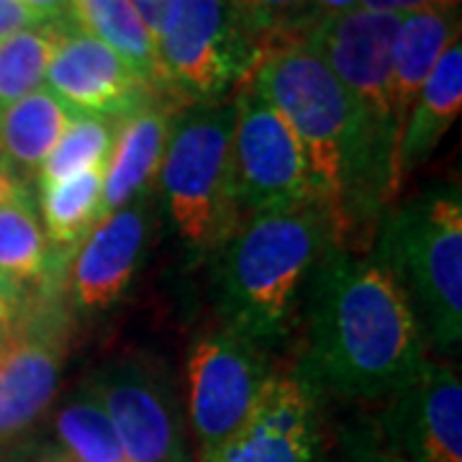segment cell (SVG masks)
I'll use <instances>...</instances> for the list:
<instances>
[{"mask_svg":"<svg viewBox=\"0 0 462 462\" xmlns=\"http://www.w3.org/2000/svg\"><path fill=\"white\" fill-rule=\"evenodd\" d=\"M247 83L293 129L334 242L349 249L396 199L393 134L365 111L303 39L270 47Z\"/></svg>","mask_w":462,"mask_h":462,"instance_id":"6da1fadb","label":"cell"},{"mask_svg":"<svg viewBox=\"0 0 462 462\" xmlns=\"http://www.w3.org/2000/svg\"><path fill=\"white\" fill-rule=\"evenodd\" d=\"M303 319L306 352L296 373L316 393L391 398L430 365L409 300L375 257L331 245L311 273Z\"/></svg>","mask_w":462,"mask_h":462,"instance_id":"7a4b0ae2","label":"cell"},{"mask_svg":"<svg viewBox=\"0 0 462 462\" xmlns=\"http://www.w3.org/2000/svg\"><path fill=\"white\" fill-rule=\"evenodd\" d=\"M337 245L324 206L309 200L247 216L216 249L214 298L224 327L254 345L296 329L311 273Z\"/></svg>","mask_w":462,"mask_h":462,"instance_id":"3957f363","label":"cell"},{"mask_svg":"<svg viewBox=\"0 0 462 462\" xmlns=\"http://www.w3.org/2000/svg\"><path fill=\"white\" fill-rule=\"evenodd\" d=\"M373 257L398 282L427 345L452 355L462 342V196L431 188L380 218Z\"/></svg>","mask_w":462,"mask_h":462,"instance_id":"277c9868","label":"cell"},{"mask_svg":"<svg viewBox=\"0 0 462 462\" xmlns=\"http://www.w3.org/2000/svg\"><path fill=\"white\" fill-rule=\"evenodd\" d=\"M236 96L175 114L157 182L172 226L190 252H216L239 226L226 190Z\"/></svg>","mask_w":462,"mask_h":462,"instance_id":"5b68a950","label":"cell"},{"mask_svg":"<svg viewBox=\"0 0 462 462\" xmlns=\"http://www.w3.org/2000/svg\"><path fill=\"white\" fill-rule=\"evenodd\" d=\"M157 60L162 96L208 106L245 88L263 50L226 0H175L157 39Z\"/></svg>","mask_w":462,"mask_h":462,"instance_id":"8992f818","label":"cell"},{"mask_svg":"<svg viewBox=\"0 0 462 462\" xmlns=\"http://www.w3.org/2000/svg\"><path fill=\"white\" fill-rule=\"evenodd\" d=\"M226 190L239 218L309 200L319 203L296 134L281 111L249 83L236 93Z\"/></svg>","mask_w":462,"mask_h":462,"instance_id":"52a82bcc","label":"cell"},{"mask_svg":"<svg viewBox=\"0 0 462 462\" xmlns=\"http://www.w3.org/2000/svg\"><path fill=\"white\" fill-rule=\"evenodd\" d=\"M275 375L267 349L226 327L206 331L188 355V421L200 455L224 445L254 411Z\"/></svg>","mask_w":462,"mask_h":462,"instance_id":"ba28073f","label":"cell"},{"mask_svg":"<svg viewBox=\"0 0 462 462\" xmlns=\"http://www.w3.org/2000/svg\"><path fill=\"white\" fill-rule=\"evenodd\" d=\"M88 393L114 424L126 462H185L178 401L157 363L118 357L88 380Z\"/></svg>","mask_w":462,"mask_h":462,"instance_id":"9c48e42d","label":"cell"},{"mask_svg":"<svg viewBox=\"0 0 462 462\" xmlns=\"http://www.w3.org/2000/svg\"><path fill=\"white\" fill-rule=\"evenodd\" d=\"M401 21V14L355 8L339 16L314 18L303 33V44L319 54L383 129L393 134V142L396 129L388 106V80Z\"/></svg>","mask_w":462,"mask_h":462,"instance_id":"30bf717a","label":"cell"},{"mask_svg":"<svg viewBox=\"0 0 462 462\" xmlns=\"http://www.w3.org/2000/svg\"><path fill=\"white\" fill-rule=\"evenodd\" d=\"M319 393L298 373H275L247 421L200 462H314Z\"/></svg>","mask_w":462,"mask_h":462,"instance_id":"8fae6325","label":"cell"},{"mask_svg":"<svg viewBox=\"0 0 462 462\" xmlns=\"http://www.w3.org/2000/svg\"><path fill=\"white\" fill-rule=\"evenodd\" d=\"M44 83L75 114L106 118H121L157 96L114 50L78 29L69 18L57 23V47Z\"/></svg>","mask_w":462,"mask_h":462,"instance_id":"7c38bea8","label":"cell"},{"mask_svg":"<svg viewBox=\"0 0 462 462\" xmlns=\"http://www.w3.org/2000/svg\"><path fill=\"white\" fill-rule=\"evenodd\" d=\"M388 437L403 462H462V380L457 367L431 363L388 398Z\"/></svg>","mask_w":462,"mask_h":462,"instance_id":"4fadbf2b","label":"cell"},{"mask_svg":"<svg viewBox=\"0 0 462 462\" xmlns=\"http://www.w3.org/2000/svg\"><path fill=\"white\" fill-rule=\"evenodd\" d=\"M149 229L152 208L144 196L103 216L85 236L69 275L72 303L80 314L98 316L126 296L144 257Z\"/></svg>","mask_w":462,"mask_h":462,"instance_id":"5bb4252c","label":"cell"},{"mask_svg":"<svg viewBox=\"0 0 462 462\" xmlns=\"http://www.w3.org/2000/svg\"><path fill=\"white\" fill-rule=\"evenodd\" d=\"M62 331L60 319H39L0 345V447L23 437L54 403L67 352Z\"/></svg>","mask_w":462,"mask_h":462,"instance_id":"9a60e30c","label":"cell"},{"mask_svg":"<svg viewBox=\"0 0 462 462\" xmlns=\"http://www.w3.org/2000/svg\"><path fill=\"white\" fill-rule=\"evenodd\" d=\"M175 108L152 96L116 118L111 160L103 172V216L149 196L162 165Z\"/></svg>","mask_w":462,"mask_h":462,"instance_id":"2e32d148","label":"cell"},{"mask_svg":"<svg viewBox=\"0 0 462 462\" xmlns=\"http://www.w3.org/2000/svg\"><path fill=\"white\" fill-rule=\"evenodd\" d=\"M462 111V44L460 39L449 44L439 62L431 69L419 98L413 103L406 126L401 132L393 162V185L396 193L406 178L419 165H424L439 147L452 124Z\"/></svg>","mask_w":462,"mask_h":462,"instance_id":"e0dca14e","label":"cell"},{"mask_svg":"<svg viewBox=\"0 0 462 462\" xmlns=\"http://www.w3.org/2000/svg\"><path fill=\"white\" fill-rule=\"evenodd\" d=\"M460 39L457 11H419L406 14L393 47V65L388 80V106L396 129V147L406 118L419 98L431 69L449 44Z\"/></svg>","mask_w":462,"mask_h":462,"instance_id":"ac0fdd59","label":"cell"},{"mask_svg":"<svg viewBox=\"0 0 462 462\" xmlns=\"http://www.w3.org/2000/svg\"><path fill=\"white\" fill-rule=\"evenodd\" d=\"M67 18L114 50L152 93H162L157 42L132 0H69Z\"/></svg>","mask_w":462,"mask_h":462,"instance_id":"d6986e66","label":"cell"},{"mask_svg":"<svg viewBox=\"0 0 462 462\" xmlns=\"http://www.w3.org/2000/svg\"><path fill=\"white\" fill-rule=\"evenodd\" d=\"M75 116L47 88L33 90L0 111V154L16 172L39 175Z\"/></svg>","mask_w":462,"mask_h":462,"instance_id":"ffe728a7","label":"cell"},{"mask_svg":"<svg viewBox=\"0 0 462 462\" xmlns=\"http://www.w3.org/2000/svg\"><path fill=\"white\" fill-rule=\"evenodd\" d=\"M54 267V249L26 188L0 203V281L18 296L44 288Z\"/></svg>","mask_w":462,"mask_h":462,"instance_id":"44dd1931","label":"cell"},{"mask_svg":"<svg viewBox=\"0 0 462 462\" xmlns=\"http://www.w3.org/2000/svg\"><path fill=\"white\" fill-rule=\"evenodd\" d=\"M103 172L88 170L67 180L39 185L42 226L54 252H69L103 218Z\"/></svg>","mask_w":462,"mask_h":462,"instance_id":"7402d4cb","label":"cell"},{"mask_svg":"<svg viewBox=\"0 0 462 462\" xmlns=\"http://www.w3.org/2000/svg\"><path fill=\"white\" fill-rule=\"evenodd\" d=\"M54 442L57 455L72 460L100 462L124 460L114 424L96 398L83 388L78 396L67 398L54 413Z\"/></svg>","mask_w":462,"mask_h":462,"instance_id":"603a6c76","label":"cell"},{"mask_svg":"<svg viewBox=\"0 0 462 462\" xmlns=\"http://www.w3.org/2000/svg\"><path fill=\"white\" fill-rule=\"evenodd\" d=\"M57 23H39L0 44V111L44 85L57 47Z\"/></svg>","mask_w":462,"mask_h":462,"instance_id":"cb8c5ba5","label":"cell"},{"mask_svg":"<svg viewBox=\"0 0 462 462\" xmlns=\"http://www.w3.org/2000/svg\"><path fill=\"white\" fill-rule=\"evenodd\" d=\"M116 118L78 114L39 170V185L67 180L88 170H106L111 160Z\"/></svg>","mask_w":462,"mask_h":462,"instance_id":"d4e9b609","label":"cell"},{"mask_svg":"<svg viewBox=\"0 0 462 462\" xmlns=\"http://www.w3.org/2000/svg\"><path fill=\"white\" fill-rule=\"evenodd\" d=\"M226 3L242 21V26L254 36L263 54L281 42L303 39L306 29L314 23V18H319L306 0H226Z\"/></svg>","mask_w":462,"mask_h":462,"instance_id":"484cf974","label":"cell"},{"mask_svg":"<svg viewBox=\"0 0 462 462\" xmlns=\"http://www.w3.org/2000/svg\"><path fill=\"white\" fill-rule=\"evenodd\" d=\"M360 8L406 16L419 11H457L460 0H360Z\"/></svg>","mask_w":462,"mask_h":462,"instance_id":"4316f807","label":"cell"},{"mask_svg":"<svg viewBox=\"0 0 462 462\" xmlns=\"http://www.w3.org/2000/svg\"><path fill=\"white\" fill-rule=\"evenodd\" d=\"M39 23H47L39 16H33L29 8H23L18 0H0V44L11 39L14 33L33 29Z\"/></svg>","mask_w":462,"mask_h":462,"instance_id":"83f0119b","label":"cell"},{"mask_svg":"<svg viewBox=\"0 0 462 462\" xmlns=\"http://www.w3.org/2000/svg\"><path fill=\"white\" fill-rule=\"evenodd\" d=\"M134 8L139 11L142 21L147 23L149 33L154 36V42L160 39V33L165 29L167 18L175 8V0H132Z\"/></svg>","mask_w":462,"mask_h":462,"instance_id":"f1b7e54d","label":"cell"},{"mask_svg":"<svg viewBox=\"0 0 462 462\" xmlns=\"http://www.w3.org/2000/svg\"><path fill=\"white\" fill-rule=\"evenodd\" d=\"M21 316V296L0 281V345L16 331Z\"/></svg>","mask_w":462,"mask_h":462,"instance_id":"f546056e","label":"cell"},{"mask_svg":"<svg viewBox=\"0 0 462 462\" xmlns=\"http://www.w3.org/2000/svg\"><path fill=\"white\" fill-rule=\"evenodd\" d=\"M42 21H62L69 14V0H18Z\"/></svg>","mask_w":462,"mask_h":462,"instance_id":"4dcf8cb0","label":"cell"},{"mask_svg":"<svg viewBox=\"0 0 462 462\" xmlns=\"http://www.w3.org/2000/svg\"><path fill=\"white\" fill-rule=\"evenodd\" d=\"M306 3L319 16H339L360 8V0H306Z\"/></svg>","mask_w":462,"mask_h":462,"instance_id":"1f68e13d","label":"cell"},{"mask_svg":"<svg viewBox=\"0 0 462 462\" xmlns=\"http://www.w3.org/2000/svg\"><path fill=\"white\" fill-rule=\"evenodd\" d=\"M18 190H21V182L16 178V170L8 165L5 157L0 154V203H5L11 196H16Z\"/></svg>","mask_w":462,"mask_h":462,"instance_id":"d6a6232c","label":"cell"},{"mask_svg":"<svg viewBox=\"0 0 462 462\" xmlns=\"http://www.w3.org/2000/svg\"><path fill=\"white\" fill-rule=\"evenodd\" d=\"M42 462H85V460H72V457H65V455H57V452H51L50 457H44ZM100 462H126V460H100Z\"/></svg>","mask_w":462,"mask_h":462,"instance_id":"836d02e7","label":"cell"},{"mask_svg":"<svg viewBox=\"0 0 462 462\" xmlns=\"http://www.w3.org/2000/svg\"><path fill=\"white\" fill-rule=\"evenodd\" d=\"M363 462H403V460L396 457V455H370V457Z\"/></svg>","mask_w":462,"mask_h":462,"instance_id":"e575fe53","label":"cell"}]
</instances>
